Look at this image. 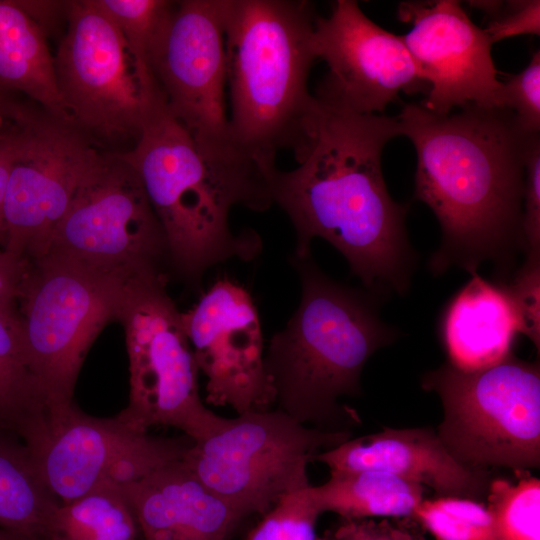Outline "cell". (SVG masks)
<instances>
[{
    "mask_svg": "<svg viewBox=\"0 0 540 540\" xmlns=\"http://www.w3.org/2000/svg\"><path fill=\"white\" fill-rule=\"evenodd\" d=\"M317 100L298 165L278 169L273 181V202L295 231L292 257L310 256L313 240L321 238L344 256L368 292L383 300L406 294L417 262L405 224L408 206L391 198L381 166L385 145L400 136L397 117Z\"/></svg>",
    "mask_w": 540,
    "mask_h": 540,
    "instance_id": "1",
    "label": "cell"
},
{
    "mask_svg": "<svg viewBox=\"0 0 540 540\" xmlns=\"http://www.w3.org/2000/svg\"><path fill=\"white\" fill-rule=\"evenodd\" d=\"M396 117L417 155L414 198L433 211L441 229L429 268L436 275L453 266L473 274L492 262L497 283H506L524 253L525 163L537 134L526 133L502 107L440 115L409 103Z\"/></svg>",
    "mask_w": 540,
    "mask_h": 540,
    "instance_id": "2",
    "label": "cell"
},
{
    "mask_svg": "<svg viewBox=\"0 0 540 540\" xmlns=\"http://www.w3.org/2000/svg\"><path fill=\"white\" fill-rule=\"evenodd\" d=\"M119 153L137 173L164 230L169 263L182 278L199 284L211 267L261 253L260 236L232 232L229 215L235 206L263 212L274 204V159L234 141L195 139L166 105Z\"/></svg>",
    "mask_w": 540,
    "mask_h": 540,
    "instance_id": "3",
    "label": "cell"
},
{
    "mask_svg": "<svg viewBox=\"0 0 540 540\" xmlns=\"http://www.w3.org/2000/svg\"><path fill=\"white\" fill-rule=\"evenodd\" d=\"M290 262L300 301L264 353L275 408L313 428L350 431L358 415L339 399L360 395L367 361L399 332L380 317V297L328 277L312 255Z\"/></svg>",
    "mask_w": 540,
    "mask_h": 540,
    "instance_id": "4",
    "label": "cell"
},
{
    "mask_svg": "<svg viewBox=\"0 0 540 540\" xmlns=\"http://www.w3.org/2000/svg\"><path fill=\"white\" fill-rule=\"evenodd\" d=\"M317 15L309 1L226 0L228 121L238 145L271 159L305 152L319 108L308 90Z\"/></svg>",
    "mask_w": 540,
    "mask_h": 540,
    "instance_id": "5",
    "label": "cell"
},
{
    "mask_svg": "<svg viewBox=\"0 0 540 540\" xmlns=\"http://www.w3.org/2000/svg\"><path fill=\"white\" fill-rule=\"evenodd\" d=\"M27 261L16 306L25 352L44 391L51 424L74 404L85 356L105 325L118 319L133 280L52 254Z\"/></svg>",
    "mask_w": 540,
    "mask_h": 540,
    "instance_id": "6",
    "label": "cell"
},
{
    "mask_svg": "<svg viewBox=\"0 0 540 540\" xmlns=\"http://www.w3.org/2000/svg\"><path fill=\"white\" fill-rule=\"evenodd\" d=\"M68 22L54 58L58 93L73 125L95 144L137 141L163 106L144 69L96 0L65 2Z\"/></svg>",
    "mask_w": 540,
    "mask_h": 540,
    "instance_id": "7",
    "label": "cell"
},
{
    "mask_svg": "<svg viewBox=\"0 0 540 540\" xmlns=\"http://www.w3.org/2000/svg\"><path fill=\"white\" fill-rule=\"evenodd\" d=\"M436 392L444 420L438 436L463 465L515 471L540 463V367L513 353L490 367L466 371L448 362L422 377Z\"/></svg>",
    "mask_w": 540,
    "mask_h": 540,
    "instance_id": "8",
    "label": "cell"
},
{
    "mask_svg": "<svg viewBox=\"0 0 540 540\" xmlns=\"http://www.w3.org/2000/svg\"><path fill=\"white\" fill-rule=\"evenodd\" d=\"M350 438V431L313 428L277 408L253 410L225 418L194 441L182 461L244 519L311 486L308 465Z\"/></svg>",
    "mask_w": 540,
    "mask_h": 540,
    "instance_id": "9",
    "label": "cell"
},
{
    "mask_svg": "<svg viewBox=\"0 0 540 540\" xmlns=\"http://www.w3.org/2000/svg\"><path fill=\"white\" fill-rule=\"evenodd\" d=\"M167 276L129 283L118 315L129 359V404L120 414L148 430L171 426L198 441L224 422L202 402L198 368Z\"/></svg>",
    "mask_w": 540,
    "mask_h": 540,
    "instance_id": "10",
    "label": "cell"
},
{
    "mask_svg": "<svg viewBox=\"0 0 540 540\" xmlns=\"http://www.w3.org/2000/svg\"><path fill=\"white\" fill-rule=\"evenodd\" d=\"M47 254L129 280L166 276L164 230L137 173L119 152L101 150L83 175Z\"/></svg>",
    "mask_w": 540,
    "mask_h": 540,
    "instance_id": "11",
    "label": "cell"
},
{
    "mask_svg": "<svg viewBox=\"0 0 540 540\" xmlns=\"http://www.w3.org/2000/svg\"><path fill=\"white\" fill-rule=\"evenodd\" d=\"M100 152L69 121L22 104L4 199L6 252L25 260L47 254L76 186Z\"/></svg>",
    "mask_w": 540,
    "mask_h": 540,
    "instance_id": "12",
    "label": "cell"
},
{
    "mask_svg": "<svg viewBox=\"0 0 540 540\" xmlns=\"http://www.w3.org/2000/svg\"><path fill=\"white\" fill-rule=\"evenodd\" d=\"M193 443L186 435L152 436L120 413L91 416L74 403L31 455L48 488L65 504L106 481L124 485L139 480L182 459Z\"/></svg>",
    "mask_w": 540,
    "mask_h": 540,
    "instance_id": "13",
    "label": "cell"
},
{
    "mask_svg": "<svg viewBox=\"0 0 540 540\" xmlns=\"http://www.w3.org/2000/svg\"><path fill=\"white\" fill-rule=\"evenodd\" d=\"M314 47L328 67L315 95L326 103L380 115L400 93L429 91L402 37L374 23L357 1L337 0L328 16L317 15Z\"/></svg>",
    "mask_w": 540,
    "mask_h": 540,
    "instance_id": "14",
    "label": "cell"
},
{
    "mask_svg": "<svg viewBox=\"0 0 540 540\" xmlns=\"http://www.w3.org/2000/svg\"><path fill=\"white\" fill-rule=\"evenodd\" d=\"M226 0L175 2L150 67L167 110L198 140L232 141L226 114Z\"/></svg>",
    "mask_w": 540,
    "mask_h": 540,
    "instance_id": "15",
    "label": "cell"
},
{
    "mask_svg": "<svg viewBox=\"0 0 540 540\" xmlns=\"http://www.w3.org/2000/svg\"><path fill=\"white\" fill-rule=\"evenodd\" d=\"M181 320L197 368L207 378L209 403L230 406L237 414L271 408L275 398L261 323L247 289L220 278L181 312Z\"/></svg>",
    "mask_w": 540,
    "mask_h": 540,
    "instance_id": "16",
    "label": "cell"
},
{
    "mask_svg": "<svg viewBox=\"0 0 540 540\" xmlns=\"http://www.w3.org/2000/svg\"><path fill=\"white\" fill-rule=\"evenodd\" d=\"M398 14L412 24L401 37L429 85L423 107L440 115L467 106L504 108L493 44L459 1L402 2Z\"/></svg>",
    "mask_w": 540,
    "mask_h": 540,
    "instance_id": "17",
    "label": "cell"
},
{
    "mask_svg": "<svg viewBox=\"0 0 540 540\" xmlns=\"http://www.w3.org/2000/svg\"><path fill=\"white\" fill-rule=\"evenodd\" d=\"M330 471L379 470L433 489L438 497L480 501L490 484L488 470L460 463L431 428H384L350 438L319 453Z\"/></svg>",
    "mask_w": 540,
    "mask_h": 540,
    "instance_id": "18",
    "label": "cell"
},
{
    "mask_svg": "<svg viewBox=\"0 0 540 540\" xmlns=\"http://www.w3.org/2000/svg\"><path fill=\"white\" fill-rule=\"evenodd\" d=\"M121 486L140 540H227L243 520L182 459Z\"/></svg>",
    "mask_w": 540,
    "mask_h": 540,
    "instance_id": "19",
    "label": "cell"
},
{
    "mask_svg": "<svg viewBox=\"0 0 540 540\" xmlns=\"http://www.w3.org/2000/svg\"><path fill=\"white\" fill-rule=\"evenodd\" d=\"M449 300L439 320L448 363L466 371L495 365L512 353L520 322L501 284L478 273Z\"/></svg>",
    "mask_w": 540,
    "mask_h": 540,
    "instance_id": "20",
    "label": "cell"
},
{
    "mask_svg": "<svg viewBox=\"0 0 540 540\" xmlns=\"http://www.w3.org/2000/svg\"><path fill=\"white\" fill-rule=\"evenodd\" d=\"M0 86L71 123L57 90L46 30L20 0H0Z\"/></svg>",
    "mask_w": 540,
    "mask_h": 540,
    "instance_id": "21",
    "label": "cell"
},
{
    "mask_svg": "<svg viewBox=\"0 0 540 540\" xmlns=\"http://www.w3.org/2000/svg\"><path fill=\"white\" fill-rule=\"evenodd\" d=\"M49 428L47 400L25 352L17 306H0V431L18 436L34 452Z\"/></svg>",
    "mask_w": 540,
    "mask_h": 540,
    "instance_id": "22",
    "label": "cell"
},
{
    "mask_svg": "<svg viewBox=\"0 0 540 540\" xmlns=\"http://www.w3.org/2000/svg\"><path fill=\"white\" fill-rule=\"evenodd\" d=\"M421 484L379 470H335L319 486H311L320 511L333 512L341 519L374 517L412 518L425 499Z\"/></svg>",
    "mask_w": 540,
    "mask_h": 540,
    "instance_id": "23",
    "label": "cell"
},
{
    "mask_svg": "<svg viewBox=\"0 0 540 540\" xmlns=\"http://www.w3.org/2000/svg\"><path fill=\"white\" fill-rule=\"evenodd\" d=\"M59 505L24 442L0 431V528L29 540H46Z\"/></svg>",
    "mask_w": 540,
    "mask_h": 540,
    "instance_id": "24",
    "label": "cell"
},
{
    "mask_svg": "<svg viewBox=\"0 0 540 540\" xmlns=\"http://www.w3.org/2000/svg\"><path fill=\"white\" fill-rule=\"evenodd\" d=\"M46 540H140V530L122 486L106 481L60 504Z\"/></svg>",
    "mask_w": 540,
    "mask_h": 540,
    "instance_id": "25",
    "label": "cell"
},
{
    "mask_svg": "<svg viewBox=\"0 0 540 540\" xmlns=\"http://www.w3.org/2000/svg\"><path fill=\"white\" fill-rule=\"evenodd\" d=\"M526 470L517 481L495 478L486 494L497 540H540V480Z\"/></svg>",
    "mask_w": 540,
    "mask_h": 540,
    "instance_id": "26",
    "label": "cell"
},
{
    "mask_svg": "<svg viewBox=\"0 0 540 540\" xmlns=\"http://www.w3.org/2000/svg\"><path fill=\"white\" fill-rule=\"evenodd\" d=\"M412 519L436 540H497L490 510L483 502L469 498L424 499Z\"/></svg>",
    "mask_w": 540,
    "mask_h": 540,
    "instance_id": "27",
    "label": "cell"
},
{
    "mask_svg": "<svg viewBox=\"0 0 540 540\" xmlns=\"http://www.w3.org/2000/svg\"><path fill=\"white\" fill-rule=\"evenodd\" d=\"M96 1L117 26L140 65L152 73L151 58L169 24L175 2L167 0Z\"/></svg>",
    "mask_w": 540,
    "mask_h": 540,
    "instance_id": "28",
    "label": "cell"
},
{
    "mask_svg": "<svg viewBox=\"0 0 540 540\" xmlns=\"http://www.w3.org/2000/svg\"><path fill=\"white\" fill-rule=\"evenodd\" d=\"M311 486L281 498L262 515L245 540H316V522L321 513Z\"/></svg>",
    "mask_w": 540,
    "mask_h": 540,
    "instance_id": "29",
    "label": "cell"
},
{
    "mask_svg": "<svg viewBox=\"0 0 540 540\" xmlns=\"http://www.w3.org/2000/svg\"><path fill=\"white\" fill-rule=\"evenodd\" d=\"M499 284V283H498ZM511 299L520 322V334L540 348V257H525L508 281L501 284Z\"/></svg>",
    "mask_w": 540,
    "mask_h": 540,
    "instance_id": "30",
    "label": "cell"
},
{
    "mask_svg": "<svg viewBox=\"0 0 540 540\" xmlns=\"http://www.w3.org/2000/svg\"><path fill=\"white\" fill-rule=\"evenodd\" d=\"M475 8L488 17L484 32L492 44L520 35L540 34V1H477Z\"/></svg>",
    "mask_w": 540,
    "mask_h": 540,
    "instance_id": "31",
    "label": "cell"
},
{
    "mask_svg": "<svg viewBox=\"0 0 540 540\" xmlns=\"http://www.w3.org/2000/svg\"><path fill=\"white\" fill-rule=\"evenodd\" d=\"M502 106L511 110L528 134L540 131V52L532 54L529 64L502 82Z\"/></svg>",
    "mask_w": 540,
    "mask_h": 540,
    "instance_id": "32",
    "label": "cell"
},
{
    "mask_svg": "<svg viewBox=\"0 0 540 540\" xmlns=\"http://www.w3.org/2000/svg\"><path fill=\"white\" fill-rule=\"evenodd\" d=\"M412 518L391 521L354 519L341 521L316 540H426Z\"/></svg>",
    "mask_w": 540,
    "mask_h": 540,
    "instance_id": "33",
    "label": "cell"
},
{
    "mask_svg": "<svg viewBox=\"0 0 540 540\" xmlns=\"http://www.w3.org/2000/svg\"><path fill=\"white\" fill-rule=\"evenodd\" d=\"M522 232L525 257H540V138L532 137L526 156Z\"/></svg>",
    "mask_w": 540,
    "mask_h": 540,
    "instance_id": "34",
    "label": "cell"
},
{
    "mask_svg": "<svg viewBox=\"0 0 540 540\" xmlns=\"http://www.w3.org/2000/svg\"><path fill=\"white\" fill-rule=\"evenodd\" d=\"M15 121L6 137L0 143V250H4L7 234L4 219V199L12 158V132Z\"/></svg>",
    "mask_w": 540,
    "mask_h": 540,
    "instance_id": "35",
    "label": "cell"
},
{
    "mask_svg": "<svg viewBox=\"0 0 540 540\" xmlns=\"http://www.w3.org/2000/svg\"><path fill=\"white\" fill-rule=\"evenodd\" d=\"M20 104L16 101L11 107L0 110V143L11 129Z\"/></svg>",
    "mask_w": 540,
    "mask_h": 540,
    "instance_id": "36",
    "label": "cell"
},
{
    "mask_svg": "<svg viewBox=\"0 0 540 540\" xmlns=\"http://www.w3.org/2000/svg\"><path fill=\"white\" fill-rule=\"evenodd\" d=\"M10 93L0 86V110L7 109L16 102V100L11 98Z\"/></svg>",
    "mask_w": 540,
    "mask_h": 540,
    "instance_id": "37",
    "label": "cell"
},
{
    "mask_svg": "<svg viewBox=\"0 0 540 540\" xmlns=\"http://www.w3.org/2000/svg\"><path fill=\"white\" fill-rule=\"evenodd\" d=\"M0 540H29L25 537H22L18 534L10 532L8 530L0 528Z\"/></svg>",
    "mask_w": 540,
    "mask_h": 540,
    "instance_id": "38",
    "label": "cell"
}]
</instances>
